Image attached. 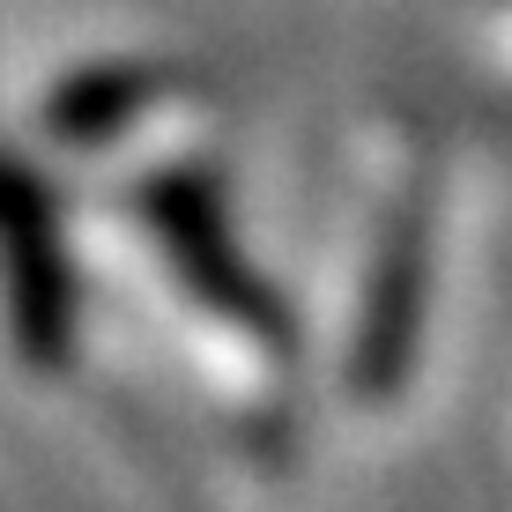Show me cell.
<instances>
[{"label":"cell","instance_id":"cell-3","mask_svg":"<svg viewBox=\"0 0 512 512\" xmlns=\"http://www.w3.org/2000/svg\"><path fill=\"white\" fill-rule=\"evenodd\" d=\"M0 312L8 349L30 372H60L75 357V268L45 186L15 156H0Z\"/></svg>","mask_w":512,"mask_h":512},{"label":"cell","instance_id":"cell-1","mask_svg":"<svg viewBox=\"0 0 512 512\" xmlns=\"http://www.w3.org/2000/svg\"><path fill=\"white\" fill-rule=\"evenodd\" d=\"M127 223L141 238V260L179 290L186 349L208 372H231L238 394H275V372L290 364V327L268 305L253 275L238 268V245L223 231V208L193 171H156L134 186Z\"/></svg>","mask_w":512,"mask_h":512},{"label":"cell","instance_id":"cell-4","mask_svg":"<svg viewBox=\"0 0 512 512\" xmlns=\"http://www.w3.org/2000/svg\"><path fill=\"white\" fill-rule=\"evenodd\" d=\"M164 97H179V75L164 67H90L45 97V134L60 149H104V141H127L134 119Z\"/></svg>","mask_w":512,"mask_h":512},{"label":"cell","instance_id":"cell-2","mask_svg":"<svg viewBox=\"0 0 512 512\" xmlns=\"http://www.w3.org/2000/svg\"><path fill=\"white\" fill-rule=\"evenodd\" d=\"M364 253L372 260L357 275V327H349L342 386L357 401H394L416 364L423 282H431V186H423V164H409V179L386 186V208Z\"/></svg>","mask_w":512,"mask_h":512}]
</instances>
